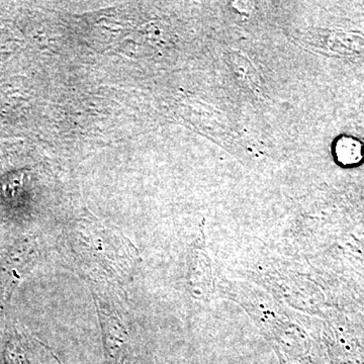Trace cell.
Segmentation results:
<instances>
[{"label": "cell", "instance_id": "cell-1", "mask_svg": "<svg viewBox=\"0 0 364 364\" xmlns=\"http://www.w3.org/2000/svg\"><path fill=\"white\" fill-rule=\"evenodd\" d=\"M338 157L345 164L358 162L360 157V148L355 141L343 140L337 146Z\"/></svg>", "mask_w": 364, "mask_h": 364}]
</instances>
